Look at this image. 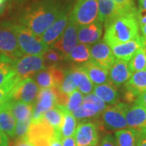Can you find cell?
Wrapping results in <instances>:
<instances>
[{
	"instance_id": "1",
	"label": "cell",
	"mask_w": 146,
	"mask_h": 146,
	"mask_svg": "<svg viewBox=\"0 0 146 146\" xmlns=\"http://www.w3.org/2000/svg\"><path fill=\"white\" fill-rule=\"evenodd\" d=\"M59 4L53 0H45L30 7L21 16V25L36 36L42 37L47 29L62 14Z\"/></svg>"
},
{
	"instance_id": "2",
	"label": "cell",
	"mask_w": 146,
	"mask_h": 146,
	"mask_svg": "<svg viewBox=\"0 0 146 146\" xmlns=\"http://www.w3.org/2000/svg\"><path fill=\"white\" fill-rule=\"evenodd\" d=\"M137 10L124 11L105 21L104 42L112 46L131 41L139 36Z\"/></svg>"
},
{
	"instance_id": "3",
	"label": "cell",
	"mask_w": 146,
	"mask_h": 146,
	"mask_svg": "<svg viewBox=\"0 0 146 146\" xmlns=\"http://www.w3.org/2000/svg\"><path fill=\"white\" fill-rule=\"evenodd\" d=\"M68 98V95L63 94L59 88L40 89L35 102L36 104L33 105L32 123L41 119L45 112L56 106L64 107Z\"/></svg>"
},
{
	"instance_id": "4",
	"label": "cell",
	"mask_w": 146,
	"mask_h": 146,
	"mask_svg": "<svg viewBox=\"0 0 146 146\" xmlns=\"http://www.w3.org/2000/svg\"><path fill=\"white\" fill-rule=\"evenodd\" d=\"M17 42L21 52L25 54L43 56L49 46L42 42V38L36 36L29 29L22 25H14Z\"/></svg>"
},
{
	"instance_id": "5",
	"label": "cell",
	"mask_w": 146,
	"mask_h": 146,
	"mask_svg": "<svg viewBox=\"0 0 146 146\" xmlns=\"http://www.w3.org/2000/svg\"><path fill=\"white\" fill-rule=\"evenodd\" d=\"M129 108L127 103H115L106 107L102 112L100 126L102 130L117 131L127 127L126 112Z\"/></svg>"
},
{
	"instance_id": "6",
	"label": "cell",
	"mask_w": 146,
	"mask_h": 146,
	"mask_svg": "<svg viewBox=\"0 0 146 146\" xmlns=\"http://www.w3.org/2000/svg\"><path fill=\"white\" fill-rule=\"evenodd\" d=\"M98 0H78L69 15V19L77 26H83L98 20Z\"/></svg>"
},
{
	"instance_id": "7",
	"label": "cell",
	"mask_w": 146,
	"mask_h": 146,
	"mask_svg": "<svg viewBox=\"0 0 146 146\" xmlns=\"http://www.w3.org/2000/svg\"><path fill=\"white\" fill-rule=\"evenodd\" d=\"M44 68L45 60L41 55L25 54L14 61V71L20 81L31 78Z\"/></svg>"
},
{
	"instance_id": "8",
	"label": "cell",
	"mask_w": 146,
	"mask_h": 146,
	"mask_svg": "<svg viewBox=\"0 0 146 146\" xmlns=\"http://www.w3.org/2000/svg\"><path fill=\"white\" fill-rule=\"evenodd\" d=\"M0 53L14 61L24 54L19 47L13 24L0 25Z\"/></svg>"
},
{
	"instance_id": "9",
	"label": "cell",
	"mask_w": 146,
	"mask_h": 146,
	"mask_svg": "<svg viewBox=\"0 0 146 146\" xmlns=\"http://www.w3.org/2000/svg\"><path fill=\"white\" fill-rule=\"evenodd\" d=\"M57 132L45 120L41 119L35 123H32L25 138L33 146H50Z\"/></svg>"
},
{
	"instance_id": "10",
	"label": "cell",
	"mask_w": 146,
	"mask_h": 146,
	"mask_svg": "<svg viewBox=\"0 0 146 146\" xmlns=\"http://www.w3.org/2000/svg\"><path fill=\"white\" fill-rule=\"evenodd\" d=\"M65 74L62 69L55 65H50L44 68L35 75V80L39 89L60 88L65 78Z\"/></svg>"
},
{
	"instance_id": "11",
	"label": "cell",
	"mask_w": 146,
	"mask_h": 146,
	"mask_svg": "<svg viewBox=\"0 0 146 146\" xmlns=\"http://www.w3.org/2000/svg\"><path fill=\"white\" fill-rule=\"evenodd\" d=\"M77 30L78 26L69 19L68 25L62 36L59 37L57 42L53 44V48L62 54L65 58H68L73 49L78 45Z\"/></svg>"
},
{
	"instance_id": "12",
	"label": "cell",
	"mask_w": 146,
	"mask_h": 146,
	"mask_svg": "<svg viewBox=\"0 0 146 146\" xmlns=\"http://www.w3.org/2000/svg\"><path fill=\"white\" fill-rule=\"evenodd\" d=\"M39 91V87L33 79H26L16 84L11 94V99L34 105Z\"/></svg>"
},
{
	"instance_id": "13",
	"label": "cell",
	"mask_w": 146,
	"mask_h": 146,
	"mask_svg": "<svg viewBox=\"0 0 146 146\" xmlns=\"http://www.w3.org/2000/svg\"><path fill=\"white\" fill-rule=\"evenodd\" d=\"M125 89L124 100L127 103L135 102L139 95L146 91V69L132 73L125 83Z\"/></svg>"
},
{
	"instance_id": "14",
	"label": "cell",
	"mask_w": 146,
	"mask_h": 146,
	"mask_svg": "<svg viewBox=\"0 0 146 146\" xmlns=\"http://www.w3.org/2000/svg\"><path fill=\"white\" fill-rule=\"evenodd\" d=\"M110 47L117 59L128 62L141 48L146 47V39L142 35H139L131 41Z\"/></svg>"
},
{
	"instance_id": "15",
	"label": "cell",
	"mask_w": 146,
	"mask_h": 146,
	"mask_svg": "<svg viewBox=\"0 0 146 146\" xmlns=\"http://www.w3.org/2000/svg\"><path fill=\"white\" fill-rule=\"evenodd\" d=\"M74 137L76 146H96L99 138L98 126L91 122L81 123L77 126Z\"/></svg>"
},
{
	"instance_id": "16",
	"label": "cell",
	"mask_w": 146,
	"mask_h": 146,
	"mask_svg": "<svg viewBox=\"0 0 146 146\" xmlns=\"http://www.w3.org/2000/svg\"><path fill=\"white\" fill-rule=\"evenodd\" d=\"M91 60L101 67L109 70L115 61L110 47L103 41L98 42L90 48Z\"/></svg>"
},
{
	"instance_id": "17",
	"label": "cell",
	"mask_w": 146,
	"mask_h": 146,
	"mask_svg": "<svg viewBox=\"0 0 146 146\" xmlns=\"http://www.w3.org/2000/svg\"><path fill=\"white\" fill-rule=\"evenodd\" d=\"M68 21H69V16L68 15L67 11H63L57 20L43 33V35L41 37L42 42L48 46H53V44L57 42L59 37L62 36L66 27L68 25Z\"/></svg>"
},
{
	"instance_id": "18",
	"label": "cell",
	"mask_w": 146,
	"mask_h": 146,
	"mask_svg": "<svg viewBox=\"0 0 146 146\" xmlns=\"http://www.w3.org/2000/svg\"><path fill=\"white\" fill-rule=\"evenodd\" d=\"M102 34V23L98 20L83 26H78V42L81 44L92 45L100 40Z\"/></svg>"
},
{
	"instance_id": "19",
	"label": "cell",
	"mask_w": 146,
	"mask_h": 146,
	"mask_svg": "<svg viewBox=\"0 0 146 146\" xmlns=\"http://www.w3.org/2000/svg\"><path fill=\"white\" fill-rule=\"evenodd\" d=\"M127 61L116 59L114 64L109 69V80L115 87H119L122 84H125L131 76Z\"/></svg>"
},
{
	"instance_id": "20",
	"label": "cell",
	"mask_w": 146,
	"mask_h": 146,
	"mask_svg": "<svg viewBox=\"0 0 146 146\" xmlns=\"http://www.w3.org/2000/svg\"><path fill=\"white\" fill-rule=\"evenodd\" d=\"M81 68L88 76L91 82L96 85L109 83V72L107 69L101 67L100 65L90 60L83 63Z\"/></svg>"
},
{
	"instance_id": "21",
	"label": "cell",
	"mask_w": 146,
	"mask_h": 146,
	"mask_svg": "<svg viewBox=\"0 0 146 146\" xmlns=\"http://www.w3.org/2000/svg\"><path fill=\"white\" fill-rule=\"evenodd\" d=\"M127 127L135 130L146 128V108L135 104L126 112Z\"/></svg>"
},
{
	"instance_id": "22",
	"label": "cell",
	"mask_w": 146,
	"mask_h": 146,
	"mask_svg": "<svg viewBox=\"0 0 146 146\" xmlns=\"http://www.w3.org/2000/svg\"><path fill=\"white\" fill-rule=\"evenodd\" d=\"M16 119L12 115L8 101L0 105V130L9 137L16 136Z\"/></svg>"
},
{
	"instance_id": "23",
	"label": "cell",
	"mask_w": 146,
	"mask_h": 146,
	"mask_svg": "<svg viewBox=\"0 0 146 146\" xmlns=\"http://www.w3.org/2000/svg\"><path fill=\"white\" fill-rule=\"evenodd\" d=\"M98 20L102 23H104L106 20L122 12L136 10V8H132V9L123 8L120 6L117 5L112 0H98Z\"/></svg>"
},
{
	"instance_id": "24",
	"label": "cell",
	"mask_w": 146,
	"mask_h": 146,
	"mask_svg": "<svg viewBox=\"0 0 146 146\" xmlns=\"http://www.w3.org/2000/svg\"><path fill=\"white\" fill-rule=\"evenodd\" d=\"M94 94L105 103L115 104L119 100V93L115 85L111 83L98 84L94 87Z\"/></svg>"
},
{
	"instance_id": "25",
	"label": "cell",
	"mask_w": 146,
	"mask_h": 146,
	"mask_svg": "<svg viewBox=\"0 0 146 146\" xmlns=\"http://www.w3.org/2000/svg\"><path fill=\"white\" fill-rule=\"evenodd\" d=\"M8 105L12 115L16 121H23V120L32 119L33 111V105L28 104L20 101L15 100H8Z\"/></svg>"
},
{
	"instance_id": "26",
	"label": "cell",
	"mask_w": 146,
	"mask_h": 146,
	"mask_svg": "<svg viewBox=\"0 0 146 146\" xmlns=\"http://www.w3.org/2000/svg\"><path fill=\"white\" fill-rule=\"evenodd\" d=\"M42 119L49 123L56 131L60 133V128L64 119V111L61 106H56L45 112Z\"/></svg>"
},
{
	"instance_id": "27",
	"label": "cell",
	"mask_w": 146,
	"mask_h": 146,
	"mask_svg": "<svg viewBox=\"0 0 146 146\" xmlns=\"http://www.w3.org/2000/svg\"><path fill=\"white\" fill-rule=\"evenodd\" d=\"M15 75L14 60L0 54V86L4 84Z\"/></svg>"
},
{
	"instance_id": "28",
	"label": "cell",
	"mask_w": 146,
	"mask_h": 146,
	"mask_svg": "<svg viewBox=\"0 0 146 146\" xmlns=\"http://www.w3.org/2000/svg\"><path fill=\"white\" fill-rule=\"evenodd\" d=\"M115 139L118 146H136L138 131L132 128L115 131Z\"/></svg>"
},
{
	"instance_id": "29",
	"label": "cell",
	"mask_w": 146,
	"mask_h": 146,
	"mask_svg": "<svg viewBox=\"0 0 146 146\" xmlns=\"http://www.w3.org/2000/svg\"><path fill=\"white\" fill-rule=\"evenodd\" d=\"M61 108L64 111V119H63V124L60 128V136L61 138L63 139V138L74 136L76 130L77 119L73 116L72 113L67 111L63 106H61Z\"/></svg>"
},
{
	"instance_id": "30",
	"label": "cell",
	"mask_w": 146,
	"mask_h": 146,
	"mask_svg": "<svg viewBox=\"0 0 146 146\" xmlns=\"http://www.w3.org/2000/svg\"><path fill=\"white\" fill-rule=\"evenodd\" d=\"M90 48L89 45L80 43L73 49L67 58L76 63H84L91 60Z\"/></svg>"
},
{
	"instance_id": "31",
	"label": "cell",
	"mask_w": 146,
	"mask_h": 146,
	"mask_svg": "<svg viewBox=\"0 0 146 146\" xmlns=\"http://www.w3.org/2000/svg\"><path fill=\"white\" fill-rule=\"evenodd\" d=\"M131 73L146 69V47H142L131 58L128 63Z\"/></svg>"
},
{
	"instance_id": "32",
	"label": "cell",
	"mask_w": 146,
	"mask_h": 146,
	"mask_svg": "<svg viewBox=\"0 0 146 146\" xmlns=\"http://www.w3.org/2000/svg\"><path fill=\"white\" fill-rule=\"evenodd\" d=\"M102 113L95 105L92 103H83L78 109L72 113L73 116L76 119H84L92 118Z\"/></svg>"
},
{
	"instance_id": "33",
	"label": "cell",
	"mask_w": 146,
	"mask_h": 146,
	"mask_svg": "<svg viewBox=\"0 0 146 146\" xmlns=\"http://www.w3.org/2000/svg\"><path fill=\"white\" fill-rule=\"evenodd\" d=\"M83 100L84 98L82 94L78 90H75L72 94L68 95L67 104L64 107H63L67 111L72 114L75 110H76L83 104Z\"/></svg>"
},
{
	"instance_id": "34",
	"label": "cell",
	"mask_w": 146,
	"mask_h": 146,
	"mask_svg": "<svg viewBox=\"0 0 146 146\" xmlns=\"http://www.w3.org/2000/svg\"><path fill=\"white\" fill-rule=\"evenodd\" d=\"M18 82H20V80L15 75L4 84L0 86V105L11 99V94L12 93V90Z\"/></svg>"
},
{
	"instance_id": "35",
	"label": "cell",
	"mask_w": 146,
	"mask_h": 146,
	"mask_svg": "<svg viewBox=\"0 0 146 146\" xmlns=\"http://www.w3.org/2000/svg\"><path fill=\"white\" fill-rule=\"evenodd\" d=\"M31 124L32 119L23 120V121H17L16 124V136L19 139L25 137Z\"/></svg>"
},
{
	"instance_id": "36",
	"label": "cell",
	"mask_w": 146,
	"mask_h": 146,
	"mask_svg": "<svg viewBox=\"0 0 146 146\" xmlns=\"http://www.w3.org/2000/svg\"><path fill=\"white\" fill-rule=\"evenodd\" d=\"M83 103H92L95 105L96 106H98V108L99 109L101 112H102L106 108V106L104 102H102L100 98H98L94 94H87L84 98Z\"/></svg>"
},
{
	"instance_id": "37",
	"label": "cell",
	"mask_w": 146,
	"mask_h": 146,
	"mask_svg": "<svg viewBox=\"0 0 146 146\" xmlns=\"http://www.w3.org/2000/svg\"><path fill=\"white\" fill-rule=\"evenodd\" d=\"M78 89L81 94H85V95L91 94L92 91L94 90V84L91 82V80H89L88 76L86 75V73H84L83 78L78 85Z\"/></svg>"
},
{
	"instance_id": "38",
	"label": "cell",
	"mask_w": 146,
	"mask_h": 146,
	"mask_svg": "<svg viewBox=\"0 0 146 146\" xmlns=\"http://www.w3.org/2000/svg\"><path fill=\"white\" fill-rule=\"evenodd\" d=\"M43 58L50 63H55L65 58L63 54L57 51L56 50H48L47 52L44 54Z\"/></svg>"
},
{
	"instance_id": "39",
	"label": "cell",
	"mask_w": 146,
	"mask_h": 146,
	"mask_svg": "<svg viewBox=\"0 0 146 146\" xmlns=\"http://www.w3.org/2000/svg\"><path fill=\"white\" fill-rule=\"evenodd\" d=\"M101 146H118L116 139L111 134H107L103 137Z\"/></svg>"
},
{
	"instance_id": "40",
	"label": "cell",
	"mask_w": 146,
	"mask_h": 146,
	"mask_svg": "<svg viewBox=\"0 0 146 146\" xmlns=\"http://www.w3.org/2000/svg\"><path fill=\"white\" fill-rule=\"evenodd\" d=\"M136 131H138V137L136 146H146V128Z\"/></svg>"
},
{
	"instance_id": "41",
	"label": "cell",
	"mask_w": 146,
	"mask_h": 146,
	"mask_svg": "<svg viewBox=\"0 0 146 146\" xmlns=\"http://www.w3.org/2000/svg\"><path fill=\"white\" fill-rule=\"evenodd\" d=\"M112 1L115 2L117 5L120 6L123 8H126V9L136 8L134 3H133V0H112Z\"/></svg>"
},
{
	"instance_id": "42",
	"label": "cell",
	"mask_w": 146,
	"mask_h": 146,
	"mask_svg": "<svg viewBox=\"0 0 146 146\" xmlns=\"http://www.w3.org/2000/svg\"><path fill=\"white\" fill-rule=\"evenodd\" d=\"M136 18L139 25H146V11L145 10H137L136 12Z\"/></svg>"
},
{
	"instance_id": "43",
	"label": "cell",
	"mask_w": 146,
	"mask_h": 146,
	"mask_svg": "<svg viewBox=\"0 0 146 146\" xmlns=\"http://www.w3.org/2000/svg\"><path fill=\"white\" fill-rule=\"evenodd\" d=\"M62 146H76L74 136H70L62 139Z\"/></svg>"
},
{
	"instance_id": "44",
	"label": "cell",
	"mask_w": 146,
	"mask_h": 146,
	"mask_svg": "<svg viewBox=\"0 0 146 146\" xmlns=\"http://www.w3.org/2000/svg\"><path fill=\"white\" fill-rule=\"evenodd\" d=\"M135 104L142 106L146 108V91L142 93L141 95H139V97L137 98V99L135 102Z\"/></svg>"
},
{
	"instance_id": "45",
	"label": "cell",
	"mask_w": 146,
	"mask_h": 146,
	"mask_svg": "<svg viewBox=\"0 0 146 146\" xmlns=\"http://www.w3.org/2000/svg\"><path fill=\"white\" fill-rule=\"evenodd\" d=\"M50 146H62V138L59 132H57L56 136L53 138V140L50 144Z\"/></svg>"
},
{
	"instance_id": "46",
	"label": "cell",
	"mask_w": 146,
	"mask_h": 146,
	"mask_svg": "<svg viewBox=\"0 0 146 146\" xmlns=\"http://www.w3.org/2000/svg\"><path fill=\"white\" fill-rule=\"evenodd\" d=\"M12 146H33V145H32L30 142H29L24 137V138H21V139L17 140Z\"/></svg>"
},
{
	"instance_id": "47",
	"label": "cell",
	"mask_w": 146,
	"mask_h": 146,
	"mask_svg": "<svg viewBox=\"0 0 146 146\" xmlns=\"http://www.w3.org/2000/svg\"><path fill=\"white\" fill-rule=\"evenodd\" d=\"M8 137L4 132L0 130V146H8Z\"/></svg>"
},
{
	"instance_id": "48",
	"label": "cell",
	"mask_w": 146,
	"mask_h": 146,
	"mask_svg": "<svg viewBox=\"0 0 146 146\" xmlns=\"http://www.w3.org/2000/svg\"><path fill=\"white\" fill-rule=\"evenodd\" d=\"M139 9L146 11V0H139Z\"/></svg>"
},
{
	"instance_id": "49",
	"label": "cell",
	"mask_w": 146,
	"mask_h": 146,
	"mask_svg": "<svg viewBox=\"0 0 146 146\" xmlns=\"http://www.w3.org/2000/svg\"><path fill=\"white\" fill-rule=\"evenodd\" d=\"M141 33H142V36H144L146 39V25H141Z\"/></svg>"
},
{
	"instance_id": "50",
	"label": "cell",
	"mask_w": 146,
	"mask_h": 146,
	"mask_svg": "<svg viewBox=\"0 0 146 146\" xmlns=\"http://www.w3.org/2000/svg\"><path fill=\"white\" fill-rule=\"evenodd\" d=\"M6 2V0H0V9L3 8V6L4 4V3Z\"/></svg>"
},
{
	"instance_id": "51",
	"label": "cell",
	"mask_w": 146,
	"mask_h": 146,
	"mask_svg": "<svg viewBox=\"0 0 146 146\" xmlns=\"http://www.w3.org/2000/svg\"><path fill=\"white\" fill-rule=\"evenodd\" d=\"M2 11H3V8H2V9H0V13L2 12Z\"/></svg>"
},
{
	"instance_id": "52",
	"label": "cell",
	"mask_w": 146,
	"mask_h": 146,
	"mask_svg": "<svg viewBox=\"0 0 146 146\" xmlns=\"http://www.w3.org/2000/svg\"><path fill=\"white\" fill-rule=\"evenodd\" d=\"M89 146H91V145H89Z\"/></svg>"
}]
</instances>
